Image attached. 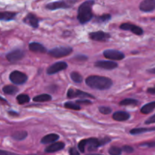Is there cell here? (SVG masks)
<instances>
[{
  "label": "cell",
  "instance_id": "obj_40",
  "mask_svg": "<svg viewBox=\"0 0 155 155\" xmlns=\"http://www.w3.org/2000/svg\"><path fill=\"white\" fill-rule=\"evenodd\" d=\"M8 114L11 115V116H13V117L19 116V114H18V112H16V111H14V110H9Z\"/></svg>",
  "mask_w": 155,
  "mask_h": 155
},
{
  "label": "cell",
  "instance_id": "obj_17",
  "mask_svg": "<svg viewBox=\"0 0 155 155\" xmlns=\"http://www.w3.org/2000/svg\"><path fill=\"white\" fill-rule=\"evenodd\" d=\"M29 49L31 51L35 53H45L46 52V48L39 42H33L29 44Z\"/></svg>",
  "mask_w": 155,
  "mask_h": 155
},
{
  "label": "cell",
  "instance_id": "obj_21",
  "mask_svg": "<svg viewBox=\"0 0 155 155\" xmlns=\"http://www.w3.org/2000/svg\"><path fill=\"white\" fill-rule=\"evenodd\" d=\"M3 92L6 95H16V93H18L19 89L17 86H12V85H7V86H5L2 89Z\"/></svg>",
  "mask_w": 155,
  "mask_h": 155
},
{
  "label": "cell",
  "instance_id": "obj_32",
  "mask_svg": "<svg viewBox=\"0 0 155 155\" xmlns=\"http://www.w3.org/2000/svg\"><path fill=\"white\" fill-rule=\"evenodd\" d=\"M98 110L101 114L104 115L110 114V113H112V109L110 107H107V106H100L98 107Z\"/></svg>",
  "mask_w": 155,
  "mask_h": 155
},
{
  "label": "cell",
  "instance_id": "obj_29",
  "mask_svg": "<svg viewBox=\"0 0 155 155\" xmlns=\"http://www.w3.org/2000/svg\"><path fill=\"white\" fill-rule=\"evenodd\" d=\"M139 104L138 100L134 98H126L120 102V105L122 106H128V105H137Z\"/></svg>",
  "mask_w": 155,
  "mask_h": 155
},
{
  "label": "cell",
  "instance_id": "obj_35",
  "mask_svg": "<svg viewBox=\"0 0 155 155\" xmlns=\"http://www.w3.org/2000/svg\"><path fill=\"white\" fill-rule=\"evenodd\" d=\"M74 58L77 61H85L88 60V57L86 55H83V54H80V55H77L74 57Z\"/></svg>",
  "mask_w": 155,
  "mask_h": 155
},
{
  "label": "cell",
  "instance_id": "obj_27",
  "mask_svg": "<svg viewBox=\"0 0 155 155\" xmlns=\"http://www.w3.org/2000/svg\"><path fill=\"white\" fill-rule=\"evenodd\" d=\"M16 99L19 104H27V103H28L30 101V98L27 94H20V95H18L17 96Z\"/></svg>",
  "mask_w": 155,
  "mask_h": 155
},
{
  "label": "cell",
  "instance_id": "obj_25",
  "mask_svg": "<svg viewBox=\"0 0 155 155\" xmlns=\"http://www.w3.org/2000/svg\"><path fill=\"white\" fill-rule=\"evenodd\" d=\"M155 130L154 127L151 128H135L130 130V133L132 135H139L142 134V133H148V132H153Z\"/></svg>",
  "mask_w": 155,
  "mask_h": 155
},
{
  "label": "cell",
  "instance_id": "obj_3",
  "mask_svg": "<svg viewBox=\"0 0 155 155\" xmlns=\"http://www.w3.org/2000/svg\"><path fill=\"white\" fill-rule=\"evenodd\" d=\"M95 4L94 0H86L78 8L77 19L81 24H86L93 18L92 7Z\"/></svg>",
  "mask_w": 155,
  "mask_h": 155
},
{
  "label": "cell",
  "instance_id": "obj_19",
  "mask_svg": "<svg viewBox=\"0 0 155 155\" xmlns=\"http://www.w3.org/2000/svg\"><path fill=\"white\" fill-rule=\"evenodd\" d=\"M59 138H60L59 135L55 134V133H51V134H48L42 137L40 142L42 144H50L58 141Z\"/></svg>",
  "mask_w": 155,
  "mask_h": 155
},
{
  "label": "cell",
  "instance_id": "obj_30",
  "mask_svg": "<svg viewBox=\"0 0 155 155\" xmlns=\"http://www.w3.org/2000/svg\"><path fill=\"white\" fill-rule=\"evenodd\" d=\"M64 107L67 109H71V110H80L81 109L80 105H79L77 103L72 102V101H67L64 104Z\"/></svg>",
  "mask_w": 155,
  "mask_h": 155
},
{
  "label": "cell",
  "instance_id": "obj_11",
  "mask_svg": "<svg viewBox=\"0 0 155 155\" xmlns=\"http://www.w3.org/2000/svg\"><path fill=\"white\" fill-rule=\"evenodd\" d=\"M89 36L92 40L97 41V42H107L110 39V33H105L104 31L91 32L89 34Z\"/></svg>",
  "mask_w": 155,
  "mask_h": 155
},
{
  "label": "cell",
  "instance_id": "obj_12",
  "mask_svg": "<svg viewBox=\"0 0 155 155\" xmlns=\"http://www.w3.org/2000/svg\"><path fill=\"white\" fill-rule=\"evenodd\" d=\"M120 28L123 30H127V31H131L134 34L137 36H142L144 33V30L140 27L131 23H124L120 26Z\"/></svg>",
  "mask_w": 155,
  "mask_h": 155
},
{
  "label": "cell",
  "instance_id": "obj_39",
  "mask_svg": "<svg viewBox=\"0 0 155 155\" xmlns=\"http://www.w3.org/2000/svg\"><path fill=\"white\" fill-rule=\"evenodd\" d=\"M12 154H15L12 152H9V151H7L0 150V155H12Z\"/></svg>",
  "mask_w": 155,
  "mask_h": 155
},
{
  "label": "cell",
  "instance_id": "obj_26",
  "mask_svg": "<svg viewBox=\"0 0 155 155\" xmlns=\"http://www.w3.org/2000/svg\"><path fill=\"white\" fill-rule=\"evenodd\" d=\"M110 19H111V15L110 14H104L100 16H97L95 18V23L104 24V23L108 22Z\"/></svg>",
  "mask_w": 155,
  "mask_h": 155
},
{
  "label": "cell",
  "instance_id": "obj_18",
  "mask_svg": "<svg viewBox=\"0 0 155 155\" xmlns=\"http://www.w3.org/2000/svg\"><path fill=\"white\" fill-rule=\"evenodd\" d=\"M112 118L116 121L123 122L128 120L130 118V114L126 111H116L113 114Z\"/></svg>",
  "mask_w": 155,
  "mask_h": 155
},
{
  "label": "cell",
  "instance_id": "obj_5",
  "mask_svg": "<svg viewBox=\"0 0 155 155\" xmlns=\"http://www.w3.org/2000/svg\"><path fill=\"white\" fill-rule=\"evenodd\" d=\"M73 51V48L71 46H58L49 50L48 54L50 56L56 58H63L71 54Z\"/></svg>",
  "mask_w": 155,
  "mask_h": 155
},
{
  "label": "cell",
  "instance_id": "obj_2",
  "mask_svg": "<svg viewBox=\"0 0 155 155\" xmlns=\"http://www.w3.org/2000/svg\"><path fill=\"white\" fill-rule=\"evenodd\" d=\"M86 84L91 89L96 90H107L113 86L111 79L103 76H89L86 79Z\"/></svg>",
  "mask_w": 155,
  "mask_h": 155
},
{
  "label": "cell",
  "instance_id": "obj_9",
  "mask_svg": "<svg viewBox=\"0 0 155 155\" xmlns=\"http://www.w3.org/2000/svg\"><path fill=\"white\" fill-rule=\"evenodd\" d=\"M103 55L104 58L107 59H110L112 61H120L125 58V54L121 51L115 49H107L104 51Z\"/></svg>",
  "mask_w": 155,
  "mask_h": 155
},
{
  "label": "cell",
  "instance_id": "obj_22",
  "mask_svg": "<svg viewBox=\"0 0 155 155\" xmlns=\"http://www.w3.org/2000/svg\"><path fill=\"white\" fill-rule=\"evenodd\" d=\"M154 108H155V101H151V102H149L148 103V104H145V105L141 108V113L144 114H148L154 111Z\"/></svg>",
  "mask_w": 155,
  "mask_h": 155
},
{
  "label": "cell",
  "instance_id": "obj_33",
  "mask_svg": "<svg viewBox=\"0 0 155 155\" xmlns=\"http://www.w3.org/2000/svg\"><path fill=\"white\" fill-rule=\"evenodd\" d=\"M122 151L127 153V154H131V153H133L134 151V149H133V147L130 146V145H124L122 148Z\"/></svg>",
  "mask_w": 155,
  "mask_h": 155
},
{
  "label": "cell",
  "instance_id": "obj_34",
  "mask_svg": "<svg viewBox=\"0 0 155 155\" xmlns=\"http://www.w3.org/2000/svg\"><path fill=\"white\" fill-rule=\"evenodd\" d=\"M76 103H77V104H78L79 105H80V104H91L92 102V101H90V100L83 98V99L77 100V101H76Z\"/></svg>",
  "mask_w": 155,
  "mask_h": 155
},
{
  "label": "cell",
  "instance_id": "obj_28",
  "mask_svg": "<svg viewBox=\"0 0 155 155\" xmlns=\"http://www.w3.org/2000/svg\"><path fill=\"white\" fill-rule=\"evenodd\" d=\"M70 76H71V80H72L74 83H82L83 80V76L80 74H79L78 72H77V71H73V72H71Z\"/></svg>",
  "mask_w": 155,
  "mask_h": 155
},
{
  "label": "cell",
  "instance_id": "obj_15",
  "mask_svg": "<svg viewBox=\"0 0 155 155\" xmlns=\"http://www.w3.org/2000/svg\"><path fill=\"white\" fill-rule=\"evenodd\" d=\"M155 8V0H143L140 3L139 9L143 12H152Z\"/></svg>",
  "mask_w": 155,
  "mask_h": 155
},
{
  "label": "cell",
  "instance_id": "obj_4",
  "mask_svg": "<svg viewBox=\"0 0 155 155\" xmlns=\"http://www.w3.org/2000/svg\"><path fill=\"white\" fill-rule=\"evenodd\" d=\"M77 0H60V1L50 2L45 5V8L50 11L58 10V9H68L72 7Z\"/></svg>",
  "mask_w": 155,
  "mask_h": 155
},
{
  "label": "cell",
  "instance_id": "obj_36",
  "mask_svg": "<svg viewBox=\"0 0 155 155\" xmlns=\"http://www.w3.org/2000/svg\"><path fill=\"white\" fill-rule=\"evenodd\" d=\"M154 123H155V115L153 114L151 117H149L146 121H145V124L148 125V124H154Z\"/></svg>",
  "mask_w": 155,
  "mask_h": 155
},
{
  "label": "cell",
  "instance_id": "obj_20",
  "mask_svg": "<svg viewBox=\"0 0 155 155\" xmlns=\"http://www.w3.org/2000/svg\"><path fill=\"white\" fill-rule=\"evenodd\" d=\"M17 13L12 12H0V21H10L15 19Z\"/></svg>",
  "mask_w": 155,
  "mask_h": 155
},
{
  "label": "cell",
  "instance_id": "obj_13",
  "mask_svg": "<svg viewBox=\"0 0 155 155\" xmlns=\"http://www.w3.org/2000/svg\"><path fill=\"white\" fill-rule=\"evenodd\" d=\"M23 22L32 27L33 28L36 29L39 27V19L35 14L28 13L23 19Z\"/></svg>",
  "mask_w": 155,
  "mask_h": 155
},
{
  "label": "cell",
  "instance_id": "obj_37",
  "mask_svg": "<svg viewBox=\"0 0 155 155\" xmlns=\"http://www.w3.org/2000/svg\"><path fill=\"white\" fill-rule=\"evenodd\" d=\"M69 154L71 155H79L80 154V151H78V149L75 148H71L69 150Z\"/></svg>",
  "mask_w": 155,
  "mask_h": 155
},
{
  "label": "cell",
  "instance_id": "obj_43",
  "mask_svg": "<svg viewBox=\"0 0 155 155\" xmlns=\"http://www.w3.org/2000/svg\"><path fill=\"white\" fill-rule=\"evenodd\" d=\"M148 71L149 73H151V74H155V69L154 68H152V69H150V70H148Z\"/></svg>",
  "mask_w": 155,
  "mask_h": 155
},
{
  "label": "cell",
  "instance_id": "obj_23",
  "mask_svg": "<svg viewBox=\"0 0 155 155\" xmlns=\"http://www.w3.org/2000/svg\"><path fill=\"white\" fill-rule=\"evenodd\" d=\"M27 132L24 130H20V131H16L12 134V139L16 141H22L27 138Z\"/></svg>",
  "mask_w": 155,
  "mask_h": 155
},
{
  "label": "cell",
  "instance_id": "obj_38",
  "mask_svg": "<svg viewBox=\"0 0 155 155\" xmlns=\"http://www.w3.org/2000/svg\"><path fill=\"white\" fill-rule=\"evenodd\" d=\"M139 146H147L149 147V148H154L155 146V142H146V143H142L141 145H139Z\"/></svg>",
  "mask_w": 155,
  "mask_h": 155
},
{
  "label": "cell",
  "instance_id": "obj_6",
  "mask_svg": "<svg viewBox=\"0 0 155 155\" xmlns=\"http://www.w3.org/2000/svg\"><path fill=\"white\" fill-rule=\"evenodd\" d=\"M9 80L15 85H22L27 81L28 77L21 71H13L9 75Z\"/></svg>",
  "mask_w": 155,
  "mask_h": 155
},
{
  "label": "cell",
  "instance_id": "obj_7",
  "mask_svg": "<svg viewBox=\"0 0 155 155\" xmlns=\"http://www.w3.org/2000/svg\"><path fill=\"white\" fill-rule=\"evenodd\" d=\"M67 96L68 98H90L92 99H95V97L93 95H92L91 94L88 93V92H83V91L79 90V89H76L74 88L71 87L69 88L68 91V94H67Z\"/></svg>",
  "mask_w": 155,
  "mask_h": 155
},
{
  "label": "cell",
  "instance_id": "obj_1",
  "mask_svg": "<svg viewBox=\"0 0 155 155\" xmlns=\"http://www.w3.org/2000/svg\"><path fill=\"white\" fill-rule=\"evenodd\" d=\"M111 139L108 136L96 139V138H89V139H83L78 143V150L81 153L85 152V149L87 148L89 151H95L98 150L99 147L103 146L106 144L109 143Z\"/></svg>",
  "mask_w": 155,
  "mask_h": 155
},
{
  "label": "cell",
  "instance_id": "obj_42",
  "mask_svg": "<svg viewBox=\"0 0 155 155\" xmlns=\"http://www.w3.org/2000/svg\"><path fill=\"white\" fill-rule=\"evenodd\" d=\"M0 101H2V102L3 103H8L7 101H6V99H5V98H2V96H0Z\"/></svg>",
  "mask_w": 155,
  "mask_h": 155
},
{
  "label": "cell",
  "instance_id": "obj_41",
  "mask_svg": "<svg viewBox=\"0 0 155 155\" xmlns=\"http://www.w3.org/2000/svg\"><path fill=\"white\" fill-rule=\"evenodd\" d=\"M147 92H148V93L151 94V95H155V88L154 87L148 88V90H147Z\"/></svg>",
  "mask_w": 155,
  "mask_h": 155
},
{
  "label": "cell",
  "instance_id": "obj_14",
  "mask_svg": "<svg viewBox=\"0 0 155 155\" xmlns=\"http://www.w3.org/2000/svg\"><path fill=\"white\" fill-rule=\"evenodd\" d=\"M95 66L101 69L111 71L117 68L118 64L113 61H98L95 63Z\"/></svg>",
  "mask_w": 155,
  "mask_h": 155
},
{
  "label": "cell",
  "instance_id": "obj_24",
  "mask_svg": "<svg viewBox=\"0 0 155 155\" xmlns=\"http://www.w3.org/2000/svg\"><path fill=\"white\" fill-rule=\"evenodd\" d=\"M52 97L48 94H41V95H36L33 98V101L35 102H46V101H51Z\"/></svg>",
  "mask_w": 155,
  "mask_h": 155
},
{
  "label": "cell",
  "instance_id": "obj_31",
  "mask_svg": "<svg viewBox=\"0 0 155 155\" xmlns=\"http://www.w3.org/2000/svg\"><path fill=\"white\" fill-rule=\"evenodd\" d=\"M122 151V148L117 146H111L108 150V153L110 155H120Z\"/></svg>",
  "mask_w": 155,
  "mask_h": 155
},
{
  "label": "cell",
  "instance_id": "obj_16",
  "mask_svg": "<svg viewBox=\"0 0 155 155\" xmlns=\"http://www.w3.org/2000/svg\"><path fill=\"white\" fill-rule=\"evenodd\" d=\"M65 147V144L63 142H52L50 145L46 147L45 149V152L46 153H54L57 151H61Z\"/></svg>",
  "mask_w": 155,
  "mask_h": 155
},
{
  "label": "cell",
  "instance_id": "obj_8",
  "mask_svg": "<svg viewBox=\"0 0 155 155\" xmlns=\"http://www.w3.org/2000/svg\"><path fill=\"white\" fill-rule=\"evenodd\" d=\"M24 55H25V53L24 51L19 49V48H17V49H15L8 53L6 54V58L11 63H16V62L22 60Z\"/></svg>",
  "mask_w": 155,
  "mask_h": 155
},
{
  "label": "cell",
  "instance_id": "obj_10",
  "mask_svg": "<svg viewBox=\"0 0 155 155\" xmlns=\"http://www.w3.org/2000/svg\"><path fill=\"white\" fill-rule=\"evenodd\" d=\"M68 68V64L64 61H58L53 64L51 66L48 67L47 69L46 73L48 75H52V74H58L62 71H64Z\"/></svg>",
  "mask_w": 155,
  "mask_h": 155
}]
</instances>
